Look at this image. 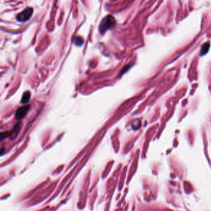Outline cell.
Segmentation results:
<instances>
[{"label":"cell","mask_w":211,"mask_h":211,"mask_svg":"<svg viewBox=\"0 0 211 211\" xmlns=\"http://www.w3.org/2000/svg\"><path fill=\"white\" fill-rule=\"evenodd\" d=\"M74 42L75 44H76V45L81 46L82 44H83V43H84V40H83V39L82 38H81L79 37H77L74 38Z\"/></svg>","instance_id":"cell-7"},{"label":"cell","mask_w":211,"mask_h":211,"mask_svg":"<svg viewBox=\"0 0 211 211\" xmlns=\"http://www.w3.org/2000/svg\"><path fill=\"white\" fill-rule=\"evenodd\" d=\"M33 13V9L32 8H27L25 10H24L23 12H21L17 16V19L19 22H25L29 20L30 17L32 16V14Z\"/></svg>","instance_id":"cell-2"},{"label":"cell","mask_w":211,"mask_h":211,"mask_svg":"<svg viewBox=\"0 0 211 211\" xmlns=\"http://www.w3.org/2000/svg\"><path fill=\"white\" fill-rule=\"evenodd\" d=\"M20 122H19L17 123L14 127V128L12 129V130L9 131V137H11L12 139H14L16 138V136L18 135V133L20 131Z\"/></svg>","instance_id":"cell-4"},{"label":"cell","mask_w":211,"mask_h":211,"mask_svg":"<svg viewBox=\"0 0 211 211\" xmlns=\"http://www.w3.org/2000/svg\"><path fill=\"white\" fill-rule=\"evenodd\" d=\"M30 98V93L29 92H26L23 94V98H22L21 103L23 104H26L29 102Z\"/></svg>","instance_id":"cell-5"},{"label":"cell","mask_w":211,"mask_h":211,"mask_svg":"<svg viewBox=\"0 0 211 211\" xmlns=\"http://www.w3.org/2000/svg\"><path fill=\"white\" fill-rule=\"evenodd\" d=\"M30 108V106L29 105H27V106H24L23 107H19L16 113V118L17 120H20L22 119H23L26 115L27 114L28 110Z\"/></svg>","instance_id":"cell-3"},{"label":"cell","mask_w":211,"mask_h":211,"mask_svg":"<svg viewBox=\"0 0 211 211\" xmlns=\"http://www.w3.org/2000/svg\"><path fill=\"white\" fill-rule=\"evenodd\" d=\"M209 47H210V44L209 43H205L204 45L202 47V49L201 50V55L203 56L204 54H206L207 51L209 50Z\"/></svg>","instance_id":"cell-6"},{"label":"cell","mask_w":211,"mask_h":211,"mask_svg":"<svg viewBox=\"0 0 211 211\" xmlns=\"http://www.w3.org/2000/svg\"><path fill=\"white\" fill-rule=\"evenodd\" d=\"M115 25V19L112 16H108L101 22L99 27V30L101 33H105L107 30L112 29Z\"/></svg>","instance_id":"cell-1"}]
</instances>
